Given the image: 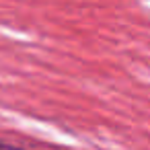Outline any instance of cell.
<instances>
[{
    "mask_svg": "<svg viewBox=\"0 0 150 150\" xmlns=\"http://www.w3.org/2000/svg\"><path fill=\"white\" fill-rule=\"evenodd\" d=\"M0 150H23V148H17V146H11V144L0 142Z\"/></svg>",
    "mask_w": 150,
    "mask_h": 150,
    "instance_id": "cell-1",
    "label": "cell"
}]
</instances>
